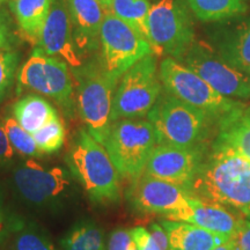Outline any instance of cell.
Instances as JSON below:
<instances>
[{
  "mask_svg": "<svg viewBox=\"0 0 250 250\" xmlns=\"http://www.w3.org/2000/svg\"><path fill=\"white\" fill-rule=\"evenodd\" d=\"M187 191L193 198L229 206L249 215L250 161L215 142Z\"/></svg>",
  "mask_w": 250,
  "mask_h": 250,
  "instance_id": "6da1fadb",
  "label": "cell"
},
{
  "mask_svg": "<svg viewBox=\"0 0 250 250\" xmlns=\"http://www.w3.org/2000/svg\"><path fill=\"white\" fill-rule=\"evenodd\" d=\"M64 160L90 202L100 206L120 203L121 175L104 146L86 127L74 134Z\"/></svg>",
  "mask_w": 250,
  "mask_h": 250,
  "instance_id": "7a4b0ae2",
  "label": "cell"
},
{
  "mask_svg": "<svg viewBox=\"0 0 250 250\" xmlns=\"http://www.w3.org/2000/svg\"><path fill=\"white\" fill-rule=\"evenodd\" d=\"M79 184L67 167H48L35 159L15 164L11 173L14 195L28 208L40 211H61L70 204Z\"/></svg>",
  "mask_w": 250,
  "mask_h": 250,
  "instance_id": "3957f363",
  "label": "cell"
},
{
  "mask_svg": "<svg viewBox=\"0 0 250 250\" xmlns=\"http://www.w3.org/2000/svg\"><path fill=\"white\" fill-rule=\"evenodd\" d=\"M76 102L86 129L104 146L112 125L111 112L120 79L112 77L102 62H88L74 68Z\"/></svg>",
  "mask_w": 250,
  "mask_h": 250,
  "instance_id": "277c9868",
  "label": "cell"
},
{
  "mask_svg": "<svg viewBox=\"0 0 250 250\" xmlns=\"http://www.w3.org/2000/svg\"><path fill=\"white\" fill-rule=\"evenodd\" d=\"M147 118L154 127L158 144L184 148L203 147L211 121L214 120L168 92L161 93Z\"/></svg>",
  "mask_w": 250,
  "mask_h": 250,
  "instance_id": "5b68a950",
  "label": "cell"
},
{
  "mask_svg": "<svg viewBox=\"0 0 250 250\" xmlns=\"http://www.w3.org/2000/svg\"><path fill=\"white\" fill-rule=\"evenodd\" d=\"M158 137L149 121L124 118L114 122L104 147L121 177L134 180L145 171Z\"/></svg>",
  "mask_w": 250,
  "mask_h": 250,
  "instance_id": "8992f818",
  "label": "cell"
},
{
  "mask_svg": "<svg viewBox=\"0 0 250 250\" xmlns=\"http://www.w3.org/2000/svg\"><path fill=\"white\" fill-rule=\"evenodd\" d=\"M187 0H158L148 15L149 35L155 56L170 55L181 62L195 43L193 22Z\"/></svg>",
  "mask_w": 250,
  "mask_h": 250,
  "instance_id": "52a82bcc",
  "label": "cell"
},
{
  "mask_svg": "<svg viewBox=\"0 0 250 250\" xmlns=\"http://www.w3.org/2000/svg\"><path fill=\"white\" fill-rule=\"evenodd\" d=\"M162 93L154 54L145 56L118 81L112 104V123L124 118L147 116Z\"/></svg>",
  "mask_w": 250,
  "mask_h": 250,
  "instance_id": "ba28073f",
  "label": "cell"
},
{
  "mask_svg": "<svg viewBox=\"0 0 250 250\" xmlns=\"http://www.w3.org/2000/svg\"><path fill=\"white\" fill-rule=\"evenodd\" d=\"M18 73L19 86L51 99L62 108L65 116H74L77 107L74 86L64 61L36 49Z\"/></svg>",
  "mask_w": 250,
  "mask_h": 250,
  "instance_id": "9c48e42d",
  "label": "cell"
},
{
  "mask_svg": "<svg viewBox=\"0 0 250 250\" xmlns=\"http://www.w3.org/2000/svg\"><path fill=\"white\" fill-rule=\"evenodd\" d=\"M159 77L168 93L201 109L214 120L219 121L239 104V102L219 94L195 71L175 58L166 57L161 62Z\"/></svg>",
  "mask_w": 250,
  "mask_h": 250,
  "instance_id": "30bf717a",
  "label": "cell"
},
{
  "mask_svg": "<svg viewBox=\"0 0 250 250\" xmlns=\"http://www.w3.org/2000/svg\"><path fill=\"white\" fill-rule=\"evenodd\" d=\"M100 43L103 67L117 79L140 59L153 54L149 43L138 31L108 11L101 27Z\"/></svg>",
  "mask_w": 250,
  "mask_h": 250,
  "instance_id": "8fae6325",
  "label": "cell"
},
{
  "mask_svg": "<svg viewBox=\"0 0 250 250\" xmlns=\"http://www.w3.org/2000/svg\"><path fill=\"white\" fill-rule=\"evenodd\" d=\"M181 62L195 71L223 96L250 98V77L232 66L205 42H195Z\"/></svg>",
  "mask_w": 250,
  "mask_h": 250,
  "instance_id": "7c38bea8",
  "label": "cell"
},
{
  "mask_svg": "<svg viewBox=\"0 0 250 250\" xmlns=\"http://www.w3.org/2000/svg\"><path fill=\"white\" fill-rule=\"evenodd\" d=\"M125 196L137 213L160 214L165 218L186 206L190 197L184 188L145 173L131 181Z\"/></svg>",
  "mask_w": 250,
  "mask_h": 250,
  "instance_id": "4fadbf2b",
  "label": "cell"
},
{
  "mask_svg": "<svg viewBox=\"0 0 250 250\" xmlns=\"http://www.w3.org/2000/svg\"><path fill=\"white\" fill-rule=\"evenodd\" d=\"M204 160L203 147L184 148L158 144L144 173L188 189Z\"/></svg>",
  "mask_w": 250,
  "mask_h": 250,
  "instance_id": "5bb4252c",
  "label": "cell"
},
{
  "mask_svg": "<svg viewBox=\"0 0 250 250\" xmlns=\"http://www.w3.org/2000/svg\"><path fill=\"white\" fill-rule=\"evenodd\" d=\"M37 45L46 55L61 58L72 68L83 65L66 0H52L49 17Z\"/></svg>",
  "mask_w": 250,
  "mask_h": 250,
  "instance_id": "9a60e30c",
  "label": "cell"
},
{
  "mask_svg": "<svg viewBox=\"0 0 250 250\" xmlns=\"http://www.w3.org/2000/svg\"><path fill=\"white\" fill-rule=\"evenodd\" d=\"M166 219L196 225L212 233L229 237L235 233L242 220L226 210L225 206L201 201L193 197H189L186 206L169 214Z\"/></svg>",
  "mask_w": 250,
  "mask_h": 250,
  "instance_id": "2e32d148",
  "label": "cell"
},
{
  "mask_svg": "<svg viewBox=\"0 0 250 250\" xmlns=\"http://www.w3.org/2000/svg\"><path fill=\"white\" fill-rule=\"evenodd\" d=\"M70 9L77 48L89 51L96 48L107 9L98 0H66Z\"/></svg>",
  "mask_w": 250,
  "mask_h": 250,
  "instance_id": "e0dca14e",
  "label": "cell"
},
{
  "mask_svg": "<svg viewBox=\"0 0 250 250\" xmlns=\"http://www.w3.org/2000/svg\"><path fill=\"white\" fill-rule=\"evenodd\" d=\"M168 236V250H212L229 236L212 233L196 225L164 219L160 221Z\"/></svg>",
  "mask_w": 250,
  "mask_h": 250,
  "instance_id": "ac0fdd59",
  "label": "cell"
},
{
  "mask_svg": "<svg viewBox=\"0 0 250 250\" xmlns=\"http://www.w3.org/2000/svg\"><path fill=\"white\" fill-rule=\"evenodd\" d=\"M215 142L224 144L250 161V107L239 103L219 118V134Z\"/></svg>",
  "mask_w": 250,
  "mask_h": 250,
  "instance_id": "d6986e66",
  "label": "cell"
},
{
  "mask_svg": "<svg viewBox=\"0 0 250 250\" xmlns=\"http://www.w3.org/2000/svg\"><path fill=\"white\" fill-rule=\"evenodd\" d=\"M52 0H11L12 12L23 36L39 44L41 34L49 17Z\"/></svg>",
  "mask_w": 250,
  "mask_h": 250,
  "instance_id": "ffe728a7",
  "label": "cell"
},
{
  "mask_svg": "<svg viewBox=\"0 0 250 250\" xmlns=\"http://www.w3.org/2000/svg\"><path fill=\"white\" fill-rule=\"evenodd\" d=\"M11 114L19 122V124L34 134L41 127L58 118V111L45 99L40 95L22 96L12 105Z\"/></svg>",
  "mask_w": 250,
  "mask_h": 250,
  "instance_id": "44dd1931",
  "label": "cell"
},
{
  "mask_svg": "<svg viewBox=\"0 0 250 250\" xmlns=\"http://www.w3.org/2000/svg\"><path fill=\"white\" fill-rule=\"evenodd\" d=\"M218 52L232 66L243 72L250 70V18L224 36Z\"/></svg>",
  "mask_w": 250,
  "mask_h": 250,
  "instance_id": "7402d4cb",
  "label": "cell"
},
{
  "mask_svg": "<svg viewBox=\"0 0 250 250\" xmlns=\"http://www.w3.org/2000/svg\"><path fill=\"white\" fill-rule=\"evenodd\" d=\"M62 250H107L104 230L92 219H81L62 237Z\"/></svg>",
  "mask_w": 250,
  "mask_h": 250,
  "instance_id": "603a6c76",
  "label": "cell"
},
{
  "mask_svg": "<svg viewBox=\"0 0 250 250\" xmlns=\"http://www.w3.org/2000/svg\"><path fill=\"white\" fill-rule=\"evenodd\" d=\"M11 235L12 250H58L48 232L34 220L14 215Z\"/></svg>",
  "mask_w": 250,
  "mask_h": 250,
  "instance_id": "cb8c5ba5",
  "label": "cell"
},
{
  "mask_svg": "<svg viewBox=\"0 0 250 250\" xmlns=\"http://www.w3.org/2000/svg\"><path fill=\"white\" fill-rule=\"evenodd\" d=\"M151 6L149 0H111L108 12L138 31L149 43L153 51V43L148 28Z\"/></svg>",
  "mask_w": 250,
  "mask_h": 250,
  "instance_id": "d4e9b609",
  "label": "cell"
},
{
  "mask_svg": "<svg viewBox=\"0 0 250 250\" xmlns=\"http://www.w3.org/2000/svg\"><path fill=\"white\" fill-rule=\"evenodd\" d=\"M193 14L204 22H218L246 12L245 0H187Z\"/></svg>",
  "mask_w": 250,
  "mask_h": 250,
  "instance_id": "484cf974",
  "label": "cell"
},
{
  "mask_svg": "<svg viewBox=\"0 0 250 250\" xmlns=\"http://www.w3.org/2000/svg\"><path fill=\"white\" fill-rule=\"evenodd\" d=\"M0 122H1L2 127H4L12 147L19 155L27 156L30 159H39L43 155L37 147L33 134L24 130L13 117V115H2V116H0Z\"/></svg>",
  "mask_w": 250,
  "mask_h": 250,
  "instance_id": "4316f807",
  "label": "cell"
},
{
  "mask_svg": "<svg viewBox=\"0 0 250 250\" xmlns=\"http://www.w3.org/2000/svg\"><path fill=\"white\" fill-rule=\"evenodd\" d=\"M37 147L40 152L44 154H54L58 152L64 146L65 138H66V129L61 121V118H56L50 123L41 127L33 134Z\"/></svg>",
  "mask_w": 250,
  "mask_h": 250,
  "instance_id": "83f0119b",
  "label": "cell"
},
{
  "mask_svg": "<svg viewBox=\"0 0 250 250\" xmlns=\"http://www.w3.org/2000/svg\"><path fill=\"white\" fill-rule=\"evenodd\" d=\"M19 62L20 54L14 49L0 50V102L7 96L13 86Z\"/></svg>",
  "mask_w": 250,
  "mask_h": 250,
  "instance_id": "f1b7e54d",
  "label": "cell"
},
{
  "mask_svg": "<svg viewBox=\"0 0 250 250\" xmlns=\"http://www.w3.org/2000/svg\"><path fill=\"white\" fill-rule=\"evenodd\" d=\"M15 152L6 136V132L0 122V171L13 168L15 165Z\"/></svg>",
  "mask_w": 250,
  "mask_h": 250,
  "instance_id": "f546056e",
  "label": "cell"
},
{
  "mask_svg": "<svg viewBox=\"0 0 250 250\" xmlns=\"http://www.w3.org/2000/svg\"><path fill=\"white\" fill-rule=\"evenodd\" d=\"M133 240L131 237L130 229L126 228H115L109 234L107 250H129Z\"/></svg>",
  "mask_w": 250,
  "mask_h": 250,
  "instance_id": "4dcf8cb0",
  "label": "cell"
},
{
  "mask_svg": "<svg viewBox=\"0 0 250 250\" xmlns=\"http://www.w3.org/2000/svg\"><path fill=\"white\" fill-rule=\"evenodd\" d=\"M131 237L139 250H161L149 230L144 227H134L130 229Z\"/></svg>",
  "mask_w": 250,
  "mask_h": 250,
  "instance_id": "1f68e13d",
  "label": "cell"
},
{
  "mask_svg": "<svg viewBox=\"0 0 250 250\" xmlns=\"http://www.w3.org/2000/svg\"><path fill=\"white\" fill-rule=\"evenodd\" d=\"M14 36L11 29V23H9L8 15L2 8H0V50L4 49H13Z\"/></svg>",
  "mask_w": 250,
  "mask_h": 250,
  "instance_id": "d6a6232c",
  "label": "cell"
},
{
  "mask_svg": "<svg viewBox=\"0 0 250 250\" xmlns=\"http://www.w3.org/2000/svg\"><path fill=\"white\" fill-rule=\"evenodd\" d=\"M237 250H250V221L241 220L235 233L230 236Z\"/></svg>",
  "mask_w": 250,
  "mask_h": 250,
  "instance_id": "836d02e7",
  "label": "cell"
},
{
  "mask_svg": "<svg viewBox=\"0 0 250 250\" xmlns=\"http://www.w3.org/2000/svg\"><path fill=\"white\" fill-rule=\"evenodd\" d=\"M14 215H8L5 210L0 212V246L4 243L8 236L11 235L12 227H13Z\"/></svg>",
  "mask_w": 250,
  "mask_h": 250,
  "instance_id": "e575fe53",
  "label": "cell"
},
{
  "mask_svg": "<svg viewBox=\"0 0 250 250\" xmlns=\"http://www.w3.org/2000/svg\"><path fill=\"white\" fill-rule=\"evenodd\" d=\"M149 232H151L153 239L155 240V242L158 243V246L160 247L161 250H168L169 248V243H168V236L164 227L160 224L153 223L149 226Z\"/></svg>",
  "mask_w": 250,
  "mask_h": 250,
  "instance_id": "d590c367",
  "label": "cell"
},
{
  "mask_svg": "<svg viewBox=\"0 0 250 250\" xmlns=\"http://www.w3.org/2000/svg\"><path fill=\"white\" fill-rule=\"evenodd\" d=\"M212 250H237V249H236L235 242L233 241L232 237H229L226 242H224L223 245L215 247V248H213Z\"/></svg>",
  "mask_w": 250,
  "mask_h": 250,
  "instance_id": "8d00e7d4",
  "label": "cell"
},
{
  "mask_svg": "<svg viewBox=\"0 0 250 250\" xmlns=\"http://www.w3.org/2000/svg\"><path fill=\"white\" fill-rule=\"evenodd\" d=\"M98 1L103 6V7L107 9V11L109 9V7H110L111 0H98Z\"/></svg>",
  "mask_w": 250,
  "mask_h": 250,
  "instance_id": "74e56055",
  "label": "cell"
},
{
  "mask_svg": "<svg viewBox=\"0 0 250 250\" xmlns=\"http://www.w3.org/2000/svg\"><path fill=\"white\" fill-rule=\"evenodd\" d=\"M4 211V196H2L1 188H0V212Z\"/></svg>",
  "mask_w": 250,
  "mask_h": 250,
  "instance_id": "f35d334b",
  "label": "cell"
},
{
  "mask_svg": "<svg viewBox=\"0 0 250 250\" xmlns=\"http://www.w3.org/2000/svg\"><path fill=\"white\" fill-rule=\"evenodd\" d=\"M129 250H139L138 248H137V246H136V243L134 242H132V245H131V247H130V249Z\"/></svg>",
  "mask_w": 250,
  "mask_h": 250,
  "instance_id": "ab89813d",
  "label": "cell"
},
{
  "mask_svg": "<svg viewBox=\"0 0 250 250\" xmlns=\"http://www.w3.org/2000/svg\"><path fill=\"white\" fill-rule=\"evenodd\" d=\"M6 1H7V0H0V8L2 7V5H4Z\"/></svg>",
  "mask_w": 250,
  "mask_h": 250,
  "instance_id": "60d3db41",
  "label": "cell"
},
{
  "mask_svg": "<svg viewBox=\"0 0 250 250\" xmlns=\"http://www.w3.org/2000/svg\"><path fill=\"white\" fill-rule=\"evenodd\" d=\"M248 72H249V73H250V70H249V71H248Z\"/></svg>",
  "mask_w": 250,
  "mask_h": 250,
  "instance_id": "b9f144b4",
  "label": "cell"
},
{
  "mask_svg": "<svg viewBox=\"0 0 250 250\" xmlns=\"http://www.w3.org/2000/svg\"><path fill=\"white\" fill-rule=\"evenodd\" d=\"M249 217H250V214H249Z\"/></svg>",
  "mask_w": 250,
  "mask_h": 250,
  "instance_id": "7bdbcfd3",
  "label": "cell"
}]
</instances>
